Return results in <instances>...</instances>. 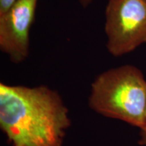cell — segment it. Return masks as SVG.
Instances as JSON below:
<instances>
[{
  "label": "cell",
  "mask_w": 146,
  "mask_h": 146,
  "mask_svg": "<svg viewBox=\"0 0 146 146\" xmlns=\"http://www.w3.org/2000/svg\"><path fill=\"white\" fill-rule=\"evenodd\" d=\"M20 0H0V14L7 12Z\"/></svg>",
  "instance_id": "obj_5"
},
{
  "label": "cell",
  "mask_w": 146,
  "mask_h": 146,
  "mask_svg": "<svg viewBox=\"0 0 146 146\" xmlns=\"http://www.w3.org/2000/svg\"><path fill=\"white\" fill-rule=\"evenodd\" d=\"M69 125L68 110L55 91L0 84V127L12 146H62Z\"/></svg>",
  "instance_id": "obj_1"
},
{
  "label": "cell",
  "mask_w": 146,
  "mask_h": 146,
  "mask_svg": "<svg viewBox=\"0 0 146 146\" xmlns=\"http://www.w3.org/2000/svg\"><path fill=\"white\" fill-rule=\"evenodd\" d=\"M145 1H146V0H145Z\"/></svg>",
  "instance_id": "obj_8"
},
{
  "label": "cell",
  "mask_w": 146,
  "mask_h": 146,
  "mask_svg": "<svg viewBox=\"0 0 146 146\" xmlns=\"http://www.w3.org/2000/svg\"><path fill=\"white\" fill-rule=\"evenodd\" d=\"M89 106L104 116L141 129L146 110V81L143 73L131 65L102 73L92 84Z\"/></svg>",
  "instance_id": "obj_2"
},
{
  "label": "cell",
  "mask_w": 146,
  "mask_h": 146,
  "mask_svg": "<svg viewBox=\"0 0 146 146\" xmlns=\"http://www.w3.org/2000/svg\"><path fill=\"white\" fill-rule=\"evenodd\" d=\"M91 1H92V0H78V1L81 3V4L83 5L84 8H85V7H87V5L90 4Z\"/></svg>",
  "instance_id": "obj_7"
},
{
  "label": "cell",
  "mask_w": 146,
  "mask_h": 146,
  "mask_svg": "<svg viewBox=\"0 0 146 146\" xmlns=\"http://www.w3.org/2000/svg\"><path fill=\"white\" fill-rule=\"evenodd\" d=\"M36 3L37 0H20L0 14V49L14 63L21 62L29 55Z\"/></svg>",
  "instance_id": "obj_4"
},
{
  "label": "cell",
  "mask_w": 146,
  "mask_h": 146,
  "mask_svg": "<svg viewBox=\"0 0 146 146\" xmlns=\"http://www.w3.org/2000/svg\"><path fill=\"white\" fill-rule=\"evenodd\" d=\"M107 48L112 56L129 54L146 43L145 0H108L106 8Z\"/></svg>",
  "instance_id": "obj_3"
},
{
  "label": "cell",
  "mask_w": 146,
  "mask_h": 146,
  "mask_svg": "<svg viewBox=\"0 0 146 146\" xmlns=\"http://www.w3.org/2000/svg\"><path fill=\"white\" fill-rule=\"evenodd\" d=\"M139 143L140 145L146 146V110L144 118V123L143 127L141 128V139H140Z\"/></svg>",
  "instance_id": "obj_6"
}]
</instances>
